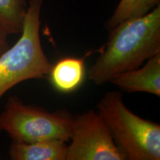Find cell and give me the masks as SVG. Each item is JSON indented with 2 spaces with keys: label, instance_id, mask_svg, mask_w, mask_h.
I'll return each instance as SVG.
<instances>
[{
  "label": "cell",
  "instance_id": "obj_7",
  "mask_svg": "<svg viewBox=\"0 0 160 160\" xmlns=\"http://www.w3.org/2000/svg\"><path fill=\"white\" fill-rule=\"evenodd\" d=\"M68 145L61 139H45L31 143L12 141L8 154L13 160H66Z\"/></svg>",
  "mask_w": 160,
  "mask_h": 160
},
{
  "label": "cell",
  "instance_id": "obj_1",
  "mask_svg": "<svg viewBox=\"0 0 160 160\" xmlns=\"http://www.w3.org/2000/svg\"><path fill=\"white\" fill-rule=\"evenodd\" d=\"M105 48L88 72L97 85L137 68L160 52V5L142 17L122 22L110 30Z\"/></svg>",
  "mask_w": 160,
  "mask_h": 160
},
{
  "label": "cell",
  "instance_id": "obj_8",
  "mask_svg": "<svg viewBox=\"0 0 160 160\" xmlns=\"http://www.w3.org/2000/svg\"><path fill=\"white\" fill-rule=\"evenodd\" d=\"M83 59L67 57L52 65L48 77L53 88L59 93H73L82 85L85 78Z\"/></svg>",
  "mask_w": 160,
  "mask_h": 160
},
{
  "label": "cell",
  "instance_id": "obj_9",
  "mask_svg": "<svg viewBox=\"0 0 160 160\" xmlns=\"http://www.w3.org/2000/svg\"><path fill=\"white\" fill-rule=\"evenodd\" d=\"M28 5L26 0H0V29L7 35L20 34Z\"/></svg>",
  "mask_w": 160,
  "mask_h": 160
},
{
  "label": "cell",
  "instance_id": "obj_5",
  "mask_svg": "<svg viewBox=\"0 0 160 160\" xmlns=\"http://www.w3.org/2000/svg\"><path fill=\"white\" fill-rule=\"evenodd\" d=\"M66 160H125L108 128L94 110L73 116Z\"/></svg>",
  "mask_w": 160,
  "mask_h": 160
},
{
  "label": "cell",
  "instance_id": "obj_11",
  "mask_svg": "<svg viewBox=\"0 0 160 160\" xmlns=\"http://www.w3.org/2000/svg\"><path fill=\"white\" fill-rule=\"evenodd\" d=\"M8 36L5 32L0 29V56L9 48L8 42Z\"/></svg>",
  "mask_w": 160,
  "mask_h": 160
},
{
  "label": "cell",
  "instance_id": "obj_4",
  "mask_svg": "<svg viewBox=\"0 0 160 160\" xmlns=\"http://www.w3.org/2000/svg\"><path fill=\"white\" fill-rule=\"evenodd\" d=\"M73 116L66 110L49 112L24 104L16 96L7 100L0 114V132L5 131L18 142L31 143L45 139L70 140Z\"/></svg>",
  "mask_w": 160,
  "mask_h": 160
},
{
  "label": "cell",
  "instance_id": "obj_10",
  "mask_svg": "<svg viewBox=\"0 0 160 160\" xmlns=\"http://www.w3.org/2000/svg\"><path fill=\"white\" fill-rule=\"evenodd\" d=\"M159 5L160 0H120L108 20L107 28L110 31L122 22L145 15Z\"/></svg>",
  "mask_w": 160,
  "mask_h": 160
},
{
  "label": "cell",
  "instance_id": "obj_2",
  "mask_svg": "<svg viewBox=\"0 0 160 160\" xmlns=\"http://www.w3.org/2000/svg\"><path fill=\"white\" fill-rule=\"evenodd\" d=\"M97 108L126 159H160V125L130 111L120 92H108Z\"/></svg>",
  "mask_w": 160,
  "mask_h": 160
},
{
  "label": "cell",
  "instance_id": "obj_3",
  "mask_svg": "<svg viewBox=\"0 0 160 160\" xmlns=\"http://www.w3.org/2000/svg\"><path fill=\"white\" fill-rule=\"evenodd\" d=\"M43 0H30L21 36L0 56V99L17 84L48 77L52 64L44 53L40 39Z\"/></svg>",
  "mask_w": 160,
  "mask_h": 160
},
{
  "label": "cell",
  "instance_id": "obj_6",
  "mask_svg": "<svg viewBox=\"0 0 160 160\" xmlns=\"http://www.w3.org/2000/svg\"><path fill=\"white\" fill-rule=\"evenodd\" d=\"M128 93L144 92L160 97V52L148 59L143 67L118 75L111 80Z\"/></svg>",
  "mask_w": 160,
  "mask_h": 160
}]
</instances>
